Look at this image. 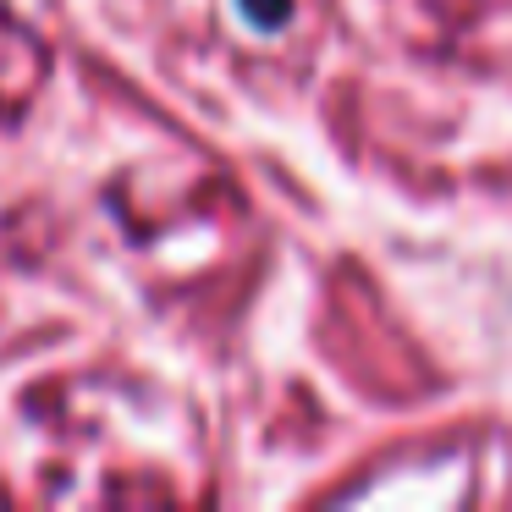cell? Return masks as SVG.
Wrapping results in <instances>:
<instances>
[{"mask_svg":"<svg viewBox=\"0 0 512 512\" xmlns=\"http://www.w3.org/2000/svg\"><path fill=\"white\" fill-rule=\"evenodd\" d=\"M237 6H243V17L254 28H281L292 17V0H237Z\"/></svg>","mask_w":512,"mask_h":512,"instance_id":"1","label":"cell"}]
</instances>
